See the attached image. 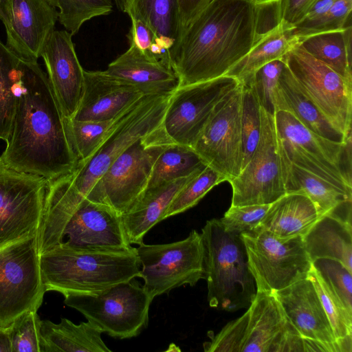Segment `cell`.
<instances>
[{
	"instance_id": "cell-1",
	"label": "cell",
	"mask_w": 352,
	"mask_h": 352,
	"mask_svg": "<svg viewBox=\"0 0 352 352\" xmlns=\"http://www.w3.org/2000/svg\"><path fill=\"white\" fill-rule=\"evenodd\" d=\"M280 21V0H211L168 52L179 87L226 75Z\"/></svg>"
},
{
	"instance_id": "cell-2",
	"label": "cell",
	"mask_w": 352,
	"mask_h": 352,
	"mask_svg": "<svg viewBox=\"0 0 352 352\" xmlns=\"http://www.w3.org/2000/svg\"><path fill=\"white\" fill-rule=\"evenodd\" d=\"M6 143L0 155L2 165L48 182L70 173L78 163L65 119L47 74L37 61L22 59L16 104Z\"/></svg>"
},
{
	"instance_id": "cell-3",
	"label": "cell",
	"mask_w": 352,
	"mask_h": 352,
	"mask_svg": "<svg viewBox=\"0 0 352 352\" xmlns=\"http://www.w3.org/2000/svg\"><path fill=\"white\" fill-rule=\"evenodd\" d=\"M173 93L146 94L131 113L86 162L69 173L47 183L44 211L50 217L67 221L114 160L130 145L162 126Z\"/></svg>"
},
{
	"instance_id": "cell-4",
	"label": "cell",
	"mask_w": 352,
	"mask_h": 352,
	"mask_svg": "<svg viewBox=\"0 0 352 352\" xmlns=\"http://www.w3.org/2000/svg\"><path fill=\"white\" fill-rule=\"evenodd\" d=\"M136 248H78L61 242L40 254L45 291L94 294L140 277Z\"/></svg>"
},
{
	"instance_id": "cell-5",
	"label": "cell",
	"mask_w": 352,
	"mask_h": 352,
	"mask_svg": "<svg viewBox=\"0 0 352 352\" xmlns=\"http://www.w3.org/2000/svg\"><path fill=\"white\" fill-rule=\"evenodd\" d=\"M248 310L219 332L208 333L206 352H308L274 292L256 290Z\"/></svg>"
},
{
	"instance_id": "cell-6",
	"label": "cell",
	"mask_w": 352,
	"mask_h": 352,
	"mask_svg": "<svg viewBox=\"0 0 352 352\" xmlns=\"http://www.w3.org/2000/svg\"><path fill=\"white\" fill-rule=\"evenodd\" d=\"M200 234L209 305L226 311L248 308L256 287L241 235L226 230L217 219L208 220Z\"/></svg>"
},
{
	"instance_id": "cell-7",
	"label": "cell",
	"mask_w": 352,
	"mask_h": 352,
	"mask_svg": "<svg viewBox=\"0 0 352 352\" xmlns=\"http://www.w3.org/2000/svg\"><path fill=\"white\" fill-rule=\"evenodd\" d=\"M278 147L292 164L352 195L351 136L329 140L312 132L290 113L274 114Z\"/></svg>"
},
{
	"instance_id": "cell-8",
	"label": "cell",
	"mask_w": 352,
	"mask_h": 352,
	"mask_svg": "<svg viewBox=\"0 0 352 352\" xmlns=\"http://www.w3.org/2000/svg\"><path fill=\"white\" fill-rule=\"evenodd\" d=\"M173 143L162 126L138 139L110 165L92 188L88 199L107 204L120 215L126 213L146 190L160 153Z\"/></svg>"
},
{
	"instance_id": "cell-9",
	"label": "cell",
	"mask_w": 352,
	"mask_h": 352,
	"mask_svg": "<svg viewBox=\"0 0 352 352\" xmlns=\"http://www.w3.org/2000/svg\"><path fill=\"white\" fill-rule=\"evenodd\" d=\"M64 302L102 333L118 339L138 336L148 324L153 298L134 279L94 294L65 295Z\"/></svg>"
},
{
	"instance_id": "cell-10",
	"label": "cell",
	"mask_w": 352,
	"mask_h": 352,
	"mask_svg": "<svg viewBox=\"0 0 352 352\" xmlns=\"http://www.w3.org/2000/svg\"><path fill=\"white\" fill-rule=\"evenodd\" d=\"M46 292L41 272L38 233L0 245V327L38 311Z\"/></svg>"
},
{
	"instance_id": "cell-11",
	"label": "cell",
	"mask_w": 352,
	"mask_h": 352,
	"mask_svg": "<svg viewBox=\"0 0 352 352\" xmlns=\"http://www.w3.org/2000/svg\"><path fill=\"white\" fill-rule=\"evenodd\" d=\"M136 252L143 287L153 298L205 278L202 239L195 230L184 239L169 243H142Z\"/></svg>"
},
{
	"instance_id": "cell-12",
	"label": "cell",
	"mask_w": 352,
	"mask_h": 352,
	"mask_svg": "<svg viewBox=\"0 0 352 352\" xmlns=\"http://www.w3.org/2000/svg\"><path fill=\"white\" fill-rule=\"evenodd\" d=\"M241 237L256 290L275 292L307 277L312 263L303 237L280 239L259 228Z\"/></svg>"
},
{
	"instance_id": "cell-13",
	"label": "cell",
	"mask_w": 352,
	"mask_h": 352,
	"mask_svg": "<svg viewBox=\"0 0 352 352\" xmlns=\"http://www.w3.org/2000/svg\"><path fill=\"white\" fill-rule=\"evenodd\" d=\"M301 90L346 138L351 135L352 80L344 78L298 43L284 56Z\"/></svg>"
},
{
	"instance_id": "cell-14",
	"label": "cell",
	"mask_w": 352,
	"mask_h": 352,
	"mask_svg": "<svg viewBox=\"0 0 352 352\" xmlns=\"http://www.w3.org/2000/svg\"><path fill=\"white\" fill-rule=\"evenodd\" d=\"M242 92L239 83L217 103L192 147L207 166L228 182L241 171Z\"/></svg>"
},
{
	"instance_id": "cell-15",
	"label": "cell",
	"mask_w": 352,
	"mask_h": 352,
	"mask_svg": "<svg viewBox=\"0 0 352 352\" xmlns=\"http://www.w3.org/2000/svg\"><path fill=\"white\" fill-rule=\"evenodd\" d=\"M47 183L0 163V245L38 233Z\"/></svg>"
},
{
	"instance_id": "cell-16",
	"label": "cell",
	"mask_w": 352,
	"mask_h": 352,
	"mask_svg": "<svg viewBox=\"0 0 352 352\" xmlns=\"http://www.w3.org/2000/svg\"><path fill=\"white\" fill-rule=\"evenodd\" d=\"M256 148L239 175L230 181L231 206L270 204L286 194L282 178L274 118L261 107Z\"/></svg>"
},
{
	"instance_id": "cell-17",
	"label": "cell",
	"mask_w": 352,
	"mask_h": 352,
	"mask_svg": "<svg viewBox=\"0 0 352 352\" xmlns=\"http://www.w3.org/2000/svg\"><path fill=\"white\" fill-rule=\"evenodd\" d=\"M239 82L224 75L179 87L172 95L162 127L174 143L193 147L217 103Z\"/></svg>"
},
{
	"instance_id": "cell-18",
	"label": "cell",
	"mask_w": 352,
	"mask_h": 352,
	"mask_svg": "<svg viewBox=\"0 0 352 352\" xmlns=\"http://www.w3.org/2000/svg\"><path fill=\"white\" fill-rule=\"evenodd\" d=\"M58 11L53 0H7L6 46L18 56L37 61L55 30Z\"/></svg>"
},
{
	"instance_id": "cell-19",
	"label": "cell",
	"mask_w": 352,
	"mask_h": 352,
	"mask_svg": "<svg viewBox=\"0 0 352 352\" xmlns=\"http://www.w3.org/2000/svg\"><path fill=\"white\" fill-rule=\"evenodd\" d=\"M47 76L65 119L76 111L84 90V69L78 59L72 35L54 30L41 54Z\"/></svg>"
},
{
	"instance_id": "cell-20",
	"label": "cell",
	"mask_w": 352,
	"mask_h": 352,
	"mask_svg": "<svg viewBox=\"0 0 352 352\" xmlns=\"http://www.w3.org/2000/svg\"><path fill=\"white\" fill-rule=\"evenodd\" d=\"M120 215L109 206L83 199L67 222L62 242L78 248H128Z\"/></svg>"
},
{
	"instance_id": "cell-21",
	"label": "cell",
	"mask_w": 352,
	"mask_h": 352,
	"mask_svg": "<svg viewBox=\"0 0 352 352\" xmlns=\"http://www.w3.org/2000/svg\"><path fill=\"white\" fill-rule=\"evenodd\" d=\"M300 336L340 352L332 327L312 282L307 277L274 292Z\"/></svg>"
},
{
	"instance_id": "cell-22",
	"label": "cell",
	"mask_w": 352,
	"mask_h": 352,
	"mask_svg": "<svg viewBox=\"0 0 352 352\" xmlns=\"http://www.w3.org/2000/svg\"><path fill=\"white\" fill-rule=\"evenodd\" d=\"M82 98L70 119L104 120L128 110L144 95L135 86L112 77L104 71H84Z\"/></svg>"
},
{
	"instance_id": "cell-23",
	"label": "cell",
	"mask_w": 352,
	"mask_h": 352,
	"mask_svg": "<svg viewBox=\"0 0 352 352\" xmlns=\"http://www.w3.org/2000/svg\"><path fill=\"white\" fill-rule=\"evenodd\" d=\"M104 72L135 86L144 94H172L179 87L168 59L149 55L133 45L109 63Z\"/></svg>"
},
{
	"instance_id": "cell-24",
	"label": "cell",
	"mask_w": 352,
	"mask_h": 352,
	"mask_svg": "<svg viewBox=\"0 0 352 352\" xmlns=\"http://www.w3.org/2000/svg\"><path fill=\"white\" fill-rule=\"evenodd\" d=\"M201 171L146 188L134 206L120 216L131 245H138L144 243L145 235L155 225L162 221L164 212L178 192Z\"/></svg>"
},
{
	"instance_id": "cell-25",
	"label": "cell",
	"mask_w": 352,
	"mask_h": 352,
	"mask_svg": "<svg viewBox=\"0 0 352 352\" xmlns=\"http://www.w3.org/2000/svg\"><path fill=\"white\" fill-rule=\"evenodd\" d=\"M319 219L318 210L308 197L286 193L270 204L256 228L280 239L304 237Z\"/></svg>"
},
{
	"instance_id": "cell-26",
	"label": "cell",
	"mask_w": 352,
	"mask_h": 352,
	"mask_svg": "<svg viewBox=\"0 0 352 352\" xmlns=\"http://www.w3.org/2000/svg\"><path fill=\"white\" fill-rule=\"evenodd\" d=\"M275 108L276 111L283 110L290 113L306 128L329 140L344 142L351 136L346 138L331 125L303 93L286 65L278 80Z\"/></svg>"
},
{
	"instance_id": "cell-27",
	"label": "cell",
	"mask_w": 352,
	"mask_h": 352,
	"mask_svg": "<svg viewBox=\"0 0 352 352\" xmlns=\"http://www.w3.org/2000/svg\"><path fill=\"white\" fill-rule=\"evenodd\" d=\"M311 263L318 258L336 260L352 273V223L326 214L303 237Z\"/></svg>"
},
{
	"instance_id": "cell-28",
	"label": "cell",
	"mask_w": 352,
	"mask_h": 352,
	"mask_svg": "<svg viewBox=\"0 0 352 352\" xmlns=\"http://www.w3.org/2000/svg\"><path fill=\"white\" fill-rule=\"evenodd\" d=\"M282 178L286 193H300L308 197L320 217L352 202V195L295 164L279 151Z\"/></svg>"
},
{
	"instance_id": "cell-29",
	"label": "cell",
	"mask_w": 352,
	"mask_h": 352,
	"mask_svg": "<svg viewBox=\"0 0 352 352\" xmlns=\"http://www.w3.org/2000/svg\"><path fill=\"white\" fill-rule=\"evenodd\" d=\"M102 332L89 322L78 324L67 318L58 324L42 320V352H111L102 339Z\"/></svg>"
},
{
	"instance_id": "cell-30",
	"label": "cell",
	"mask_w": 352,
	"mask_h": 352,
	"mask_svg": "<svg viewBox=\"0 0 352 352\" xmlns=\"http://www.w3.org/2000/svg\"><path fill=\"white\" fill-rule=\"evenodd\" d=\"M298 42L292 34V26L283 22L264 36L226 75L242 85L251 83L256 71L264 65L283 56Z\"/></svg>"
},
{
	"instance_id": "cell-31",
	"label": "cell",
	"mask_w": 352,
	"mask_h": 352,
	"mask_svg": "<svg viewBox=\"0 0 352 352\" xmlns=\"http://www.w3.org/2000/svg\"><path fill=\"white\" fill-rule=\"evenodd\" d=\"M298 45L341 76L352 80L351 25L342 30L299 38Z\"/></svg>"
},
{
	"instance_id": "cell-32",
	"label": "cell",
	"mask_w": 352,
	"mask_h": 352,
	"mask_svg": "<svg viewBox=\"0 0 352 352\" xmlns=\"http://www.w3.org/2000/svg\"><path fill=\"white\" fill-rule=\"evenodd\" d=\"M127 14L143 21L168 52L179 36L176 0H131Z\"/></svg>"
},
{
	"instance_id": "cell-33",
	"label": "cell",
	"mask_w": 352,
	"mask_h": 352,
	"mask_svg": "<svg viewBox=\"0 0 352 352\" xmlns=\"http://www.w3.org/2000/svg\"><path fill=\"white\" fill-rule=\"evenodd\" d=\"M139 101L126 111L109 120L79 121L65 119L68 135L78 163L87 161L94 154L107 137L131 113Z\"/></svg>"
},
{
	"instance_id": "cell-34",
	"label": "cell",
	"mask_w": 352,
	"mask_h": 352,
	"mask_svg": "<svg viewBox=\"0 0 352 352\" xmlns=\"http://www.w3.org/2000/svg\"><path fill=\"white\" fill-rule=\"evenodd\" d=\"M206 166L193 148L173 143L157 157L147 188L189 176Z\"/></svg>"
},
{
	"instance_id": "cell-35",
	"label": "cell",
	"mask_w": 352,
	"mask_h": 352,
	"mask_svg": "<svg viewBox=\"0 0 352 352\" xmlns=\"http://www.w3.org/2000/svg\"><path fill=\"white\" fill-rule=\"evenodd\" d=\"M22 59L0 41V140L6 142L14 115Z\"/></svg>"
},
{
	"instance_id": "cell-36",
	"label": "cell",
	"mask_w": 352,
	"mask_h": 352,
	"mask_svg": "<svg viewBox=\"0 0 352 352\" xmlns=\"http://www.w3.org/2000/svg\"><path fill=\"white\" fill-rule=\"evenodd\" d=\"M307 278L312 282L332 327L340 352L352 351V314L329 288L313 265Z\"/></svg>"
},
{
	"instance_id": "cell-37",
	"label": "cell",
	"mask_w": 352,
	"mask_h": 352,
	"mask_svg": "<svg viewBox=\"0 0 352 352\" xmlns=\"http://www.w3.org/2000/svg\"><path fill=\"white\" fill-rule=\"evenodd\" d=\"M58 8V21L72 36L82 25L97 16L108 15L113 11L111 0H53Z\"/></svg>"
},
{
	"instance_id": "cell-38",
	"label": "cell",
	"mask_w": 352,
	"mask_h": 352,
	"mask_svg": "<svg viewBox=\"0 0 352 352\" xmlns=\"http://www.w3.org/2000/svg\"><path fill=\"white\" fill-rule=\"evenodd\" d=\"M241 129L242 140V169L251 159L260 138V104L251 85H242Z\"/></svg>"
},
{
	"instance_id": "cell-39",
	"label": "cell",
	"mask_w": 352,
	"mask_h": 352,
	"mask_svg": "<svg viewBox=\"0 0 352 352\" xmlns=\"http://www.w3.org/2000/svg\"><path fill=\"white\" fill-rule=\"evenodd\" d=\"M225 181L223 176L207 166L178 192L164 212L162 220L195 206L213 187Z\"/></svg>"
},
{
	"instance_id": "cell-40",
	"label": "cell",
	"mask_w": 352,
	"mask_h": 352,
	"mask_svg": "<svg viewBox=\"0 0 352 352\" xmlns=\"http://www.w3.org/2000/svg\"><path fill=\"white\" fill-rule=\"evenodd\" d=\"M42 320L37 311H29L19 316L8 327L11 352H42Z\"/></svg>"
},
{
	"instance_id": "cell-41",
	"label": "cell",
	"mask_w": 352,
	"mask_h": 352,
	"mask_svg": "<svg viewBox=\"0 0 352 352\" xmlns=\"http://www.w3.org/2000/svg\"><path fill=\"white\" fill-rule=\"evenodd\" d=\"M312 265L352 314V273L340 262L330 258L316 259Z\"/></svg>"
},
{
	"instance_id": "cell-42",
	"label": "cell",
	"mask_w": 352,
	"mask_h": 352,
	"mask_svg": "<svg viewBox=\"0 0 352 352\" xmlns=\"http://www.w3.org/2000/svg\"><path fill=\"white\" fill-rule=\"evenodd\" d=\"M285 65L283 58L264 65L256 71L249 84L253 87L260 106L273 117L276 112L275 91Z\"/></svg>"
},
{
	"instance_id": "cell-43",
	"label": "cell",
	"mask_w": 352,
	"mask_h": 352,
	"mask_svg": "<svg viewBox=\"0 0 352 352\" xmlns=\"http://www.w3.org/2000/svg\"><path fill=\"white\" fill-rule=\"evenodd\" d=\"M270 204L230 206L219 220L230 232L240 235L250 232L260 225Z\"/></svg>"
},
{
	"instance_id": "cell-44",
	"label": "cell",
	"mask_w": 352,
	"mask_h": 352,
	"mask_svg": "<svg viewBox=\"0 0 352 352\" xmlns=\"http://www.w3.org/2000/svg\"><path fill=\"white\" fill-rule=\"evenodd\" d=\"M351 10L352 0H336L320 19L300 30L292 28V34L299 38L317 33L342 30L351 25L348 22H350Z\"/></svg>"
},
{
	"instance_id": "cell-45",
	"label": "cell",
	"mask_w": 352,
	"mask_h": 352,
	"mask_svg": "<svg viewBox=\"0 0 352 352\" xmlns=\"http://www.w3.org/2000/svg\"><path fill=\"white\" fill-rule=\"evenodd\" d=\"M131 28L128 34L130 45H133L149 55L169 60L166 50L152 30L140 19L131 16Z\"/></svg>"
},
{
	"instance_id": "cell-46",
	"label": "cell",
	"mask_w": 352,
	"mask_h": 352,
	"mask_svg": "<svg viewBox=\"0 0 352 352\" xmlns=\"http://www.w3.org/2000/svg\"><path fill=\"white\" fill-rule=\"evenodd\" d=\"M317 0H280L281 22L293 26L299 23Z\"/></svg>"
},
{
	"instance_id": "cell-47",
	"label": "cell",
	"mask_w": 352,
	"mask_h": 352,
	"mask_svg": "<svg viewBox=\"0 0 352 352\" xmlns=\"http://www.w3.org/2000/svg\"><path fill=\"white\" fill-rule=\"evenodd\" d=\"M210 1L176 0L179 21V36Z\"/></svg>"
},
{
	"instance_id": "cell-48",
	"label": "cell",
	"mask_w": 352,
	"mask_h": 352,
	"mask_svg": "<svg viewBox=\"0 0 352 352\" xmlns=\"http://www.w3.org/2000/svg\"><path fill=\"white\" fill-rule=\"evenodd\" d=\"M336 0H317L309 8L305 16L292 26L294 30H300L320 19L331 7Z\"/></svg>"
},
{
	"instance_id": "cell-49",
	"label": "cell",
	"mask_w": 352,
	"mask_h": 352,
	"mask_svg": "<svg viewBox=\"0 0 352 352\" xmlns=\"http://www.w3.org/2000/svg\"><path fill=\"white\" fill-rule=\"evenodd\" d=\"M0 352H11V344L8 327H0Z\"/></svg>"
},
{
	"instance_id": "cell-50",
	"label": "cell",
	"mask_w": 352,
	"mask_h": 352,
	"mask_svg": "<svg viewBox=\"0 0 352 352\" xmlns=\"http://www.w3.org/2000/svg\"><path fill=\"white\" fill-rule=\"evenodd\" d=\"M117 8L124 13L128 12L131 0H113Z\"/></svg>"
},
{
	"instance_id": "cell-51",
	"label": "cell",
	"mask_w": 352,
	"mask_h": 352,
	"mask_svg": "<svg viewBox=\"0 0 352 352\" xmlns=\"http://www.w3.org/2000/svg\"><path fill=\"white\" fill-rule=\"evenodd\" d=\"M7 0H0V19L3 22L6 19Z\"/></svg>"
}]
</instances>
